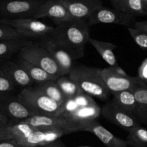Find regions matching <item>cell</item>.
<instances>
[{
    "label": "cell",
    "mask_w": 147,
    "mask_h": 147,
    "mask_svg": "<svg viewBox=\"0 0 147 147\" xmlns=\"http://www.w3.org/2000/svg\"><path fill=\"white\" fill-rule=\"evenodd\" d=\"M56 141L55 142L53 143V144H48V145H46V146H41V147H64L63 146V145H62V144H56Z\"/></svg>",
    "instance_id": "cell-37"
},
{
    "label": "cell",
    "mask_w": 147,
    "mask_h": 147,
    "mask_svg": "<svg viewBox=\"0 0 147 147\" xmlns=\"http://www.w3.org/2000/svg\"><path fill=\"white\" fill-rule=\"evenodd\" d=\"M138 77L145 84H147V59L142 62V65L139 67Z\"/></svg>",
    "instance_id": "cell-32"
},
{
    "label": "cell",
    "mask_w": 147,
    "mask_h": 147,
    "mask_svg": "<svg viewBox=\"0 0 147 147\" xmlns=\"http://www.w3.org/2000/svg\"><path fill=\"white\" fill-rule=\"evenodd\" d=\"M35 128H51L65 131L67 134L80 131L81 123L55 115H32L24 120Z\"/></svg>",
    "instance_id": "cell-9"
},
{
    "label": "cell",
    "mask_w": 147,
    "mask_h": 147,
    "mask_svg": "<svg viewBox=\"0 0 147 147\" xmlns=\"http://www.w3.org/2000/svg\"><path fill=\"white\" fill-rule=\"evenodd\" d=\"M101 74L106 86L112 95L122 91L134 90L138 86L145 84L139 77L128 75L118 66L102 69Z\"/></svg>",
    "instance_id": "cell-7"
},
{
    "label": "cell",
    "mask_w": 147,
    "mask_h": 147,
    "mask_svg": "<svg viewBox=\"0 0 147 147\" xmlns=\"http://www.w3.org/2000/svg\"><path fill=\"white\" fill-rule=\"evenodd\" d=\"M20 59L30 62L51 74L56 79L62 76L61 71L48 49L42 42L30 41L20 50Z\"/></svg>",
    "instance_id": "cell-5"
},
{
    "label": "cell",
    "mask_w": 147,
    "mask_h": 147,
    "mask_svg": "<svg viewBox=\"0 0 147 147\" xmlns=\"http://www.w3.org/2000/svg\"><path fill=\"white\" fill-rule=\"evenodd\" d=\"M8 93H0V111L7 117L18 120L19 121L24 120L33 114L28 108L24 106L18 100L17 97L10 95Z\"/></svg>",
    "instance_id": "cell-16"
},
{
    "label": "cell",
    "mask_w": 147,
    "mask_h": 147,
    "mask_svg": "<svg viewBox=\"0 0 147 147\" xmlns=\"http://www.w3.org/2000/svg\"><path fill=\"white\" fill-rule=\"evenodd\" d=\"M127 30L135 43L142 49L147 50V32L137 27H129Z\"/></svg>",
    "instance_id": "cell-29"
},
{
    "label": "cell",
    "mask_w": 147,
    "mask_h": 147,
    "mask_svg": "<svg viewBox=\"0 0 147 147\" xmlns=\"http://www.w3.org/2000/svg\"><path fill=\"white\" fill-rule=\"evenodd\" d=\"M15 85L9 79L8 76L0 69V93H8L12 92Z\"/></svg>",
    "instance_id": "cell-31"
},
{
    "label": "cell",
    "mask_w": 147,
    "mask_h": 147,
    "mask_svg": "<svg viewBox=\"0 0 147 147\" xmlns=\"http://www.w3.org/2000/svg\"><path fill=\"white\" fill-rule=\"evenodd\" d=\"M89 43L95 48L98 53L100 54L102 59L110 66H117L118 63L114 50L116 48V46L113 43L109 42L100 41L94 38L89 39Z\"/></svg>",
    "instance_id": "cell-22"
},
{
    "label": "cell",
    "mask_w": 147,
    "mask_h": 147,
    "mask_svg": "<svg viewBox=\"0 0 147 147\" xmlns=\"http://www.w3.org/2000/svg\"><path fill=\"white\" fill-rule=\"evenodd\" d=\"M128 144L134 147H147V128L139 126L129 131Z\"/></svg>",
    "instance_id": "cell-27"
},
{
    "label": "cell",
    "mask_w": 147,
    "mask_h": 147,
    "mask_svg": "<svg viewBox=\"0 0 147 147\" xmlns=\"http://www.w3.org/2000/svg\"><path fill=\"white\" fill-rule=\"evenodd\" d=\"M7 128L11 134L12 139L20 143L31 135L37 128H34L24 120L19 121L12 125H7Z\"/></svg>",
    "instance_id": "cell-25"
},
{
    "label": "cell",
    "mask_w": 147,
    "mask_h": 147,
    "mask_svg": "<svg viewBox=\"0 0 147 147\" xmlns=\"http://www.w3.org/2000/svg\"><path fill=\"white\" fill-rule=\"evenodd\" d=\"M87 22L89 27L97 24H115L129 27L136 21L133 16L101 6L92 14Z\"/></svg>",
    "instance_id": "cell-10"
},
{
    "label": "cell",
    "mask_w": 147,
    "mask_h": 147,
    "mask_svg": "<svg viewBox=\"0 0 147 147\" xmlns=\"http://www.w3.org/2000/svg\"><path fill=\"white\" fill-rule=\"evenodd\" d=\"M56 82L67 99L74 97L83 92L78 85L68 75L60 76L57 79Z\"/></svg>",
    "instance_id": "cell-26"
},
{
    "label": "cell",
    "mask_w": 147,
    "mask_h": 147,
    "mask_svg": "<svg viewBox=\"0 0 147 147\" xmlns=\"http://www.w3.org/2000/svg\"><path fill=\"white\" fill-rule=\"evenodd\" d=\"M35 87L46 96L57 102L61 106H63V104L67 100V98L65 97L60 88L57 85L56 80L48 81L43 83L37 84Z\"/></svg>",
    "instance_id": "cell-23"
},
{
    "label": "cell",
    "mask_w": 147,
    "mask_h": 147,
    "mask_svg": "<svg viewBox=\"0 0 147 147\" xmlns=\"http://www.w3.org/2000/svg\"><path fill=\"white\" fill-rule=\"evenodd\" d=\"M101 69L80 65L73 66L68 76L84 93L93 97L106 100L111 93L103 81Z\"/></svg>",
    "instance_id": "cell-2"
},
{
    "label": "cell",
    "mask_w": 147,
    "mask_h": 147,
    "mask_svg": "<svg viewBox=\"0 0 147 147\" xmlns=\"http://www.w3.org/2000/svg\"><path fill=\"white\" fill-rule=\"evenodd\" d=\"M16 38H24V37L12 27L0 22V40Z\"/></svg>",
    "instance_id": "cell-30"
},
{
    "label": "cell",
    "mask_w": 147,
    "mask_h": 147,
    "mask_svg": "<svg viewBox=\"0 0 147 147\" xmlns=\"http://www.w3.org/2000/svg\"><path fill=\"white\" fill-rule=\"evenodd\" d=\"M73 20L88 21L97 9L103 6L102 0H60Z\"/></svg>",
    "instance_id": "cell-14"
},
{
    "label": "cell",
    "mask_w": 147,
    "mask_h": 147,
    "mask_svg": "<svg viewBox=\"0 0 147 147\" xmlns=\"http://www.w3.org/2000/svg\"><path fill=\"white\" fill-rule=\"evenodd\" d=\"M30 40L25 38H16L0 40V60L6 59L17 51H20Z\"/></svg>",
    "instance_id": "cell-24"
},
{
    "label": "cell",
    "mask_w": 147,
    "mask_h": 147,
    "mask_svg": "<svg viewBox=\"0 0 147 147\" xmlns=\"http://www.w3.org/2000/svg\"><path fill=\"white\" fill-rule=\"evenodd\" d=\"M7 125H5V126H0V141H4V140L12 139L11 134H10V133L7 130Z\"/></svg>",
    "instance_id": "cell-34"
},
{
    "label": "cell",
    "mask_w": 147,
    "mask_h": 147,
    "mask_svg": "<svg viewBox=\"0 0 147 147\" xmlns=\"http://www.w3.org/2000/svg\"><path fill=\"white\" fill-rule=\"evenodd\" d=\"M101 115L108 121L128 131L140 125L135 115L122 109L112 101L103 105Z\"/></svg>",
    "instance_id": "cell-11"
},
{
    "label": "cell",
    "mask_w": 147,
    "mask_h": 147,
    "mask_svg": "<svg viewBox=\"0 0 147 147\" xmlns=\"http://www.w3.org/2000/svg\"><path fill=\"white\" fill-rule=\"evenodd\" d=\"M133 92L142 110V119H145L147 115V85L144 84L138 86Z\"/></svg>",
    "instance_id": "cell-28"
},
{
    "label": "cell",
    "mask_w": 147,
    "mask_h": 147,
    "mask_svg": "<svg viewBox=\"0 0 147 147\" xmlns=\"http://www.w3.org/2000/svg\"><path fill=\"white\" fill-rule=\"evenodd\" d=\"M80 131H87L93 133L106 147H128L129 145L127 141L112 133L99 123L97 120L82 122Z\"/></svg>",
    "instance_id": "cell-13"
},
{
    "label": "cell",
    "mask_w": 147,
    "mask_h": 147,
    "mask_svg": "<svg viewBox=\"0 0 147 147\" xmlns=\"http://www.w3.org/2000/svg\"><path fill=\"white\" fill-rule=\"evenodd\" d=\"M0 22L12 27L24 38L45 39L51 36L55 30V27L33 17L20 19L0 18Z\"/></svg>",
    "instance_id": "cell-6"
},
{
    "label": "cell",
    "mask_w": 147,
    "mask_h": 147,
    "mask_svg": "<svg viewBox=\"0 0 147 147\" xmlns=\"http://www.w3.org/2000/svg\"><path fill=\"white\" fill-rule=\"evenodd\" d=\"M0 147H25L14 139L0 141Z\"/></svg>",
    "instance_id": "cell-33"
},
{
    "label": "cell",
    "mask_w": 147,
    "mask_h": 147,
    "mask_svg": "<svg viewBox=\"0 0 147 147\" xmlns=\"http://www.w3.org/2000/svg\"><path fill=\"white\" fill-rule=\"evenodd\" d=\"M42 43L53 55L60 67L62 76L68 75L73 68V61L76 60L72 52L52 36L43 39Z\"/></svg>",
    "instance_id": "cell-12"
},
{
    "label": "cell",
    "mask_w": 147,
    "mask_h": 147,
    "mask_svg": "<svg viewBox=\"0 0 147 147\" xmlns=\"http://www.w3.org/2000/svg\"><path fill=\"white\" fill-rule=\"evenodd\" d=\"M100 115H101V108L93 97L82 92L74 97L67 99L57 116L82 123L86 121L97 120Z\"/></svg>",
    "instance_id": "cell-3"
},
{
    "label": "cell",
    "mask_w": 147,
    "mask_h": 147,
    "mask_svg": "<svg viewBox=\"0 0 147 147\" xmlns=\"http://www.w3.org/2000/svg\"><path fill=\"white\" fill-rule=\"evenodd\" d=\"M113 95L112 102L122 109L133 114L137 118L142 119V110L135 97L133 90L122 91Z\"/></svg>",
    "instance_id": "cell-19"
},
{
    "label": "cell",
    "mask_w": 147,
    "mask_h": 147,
    "mask_svg": "<svg viewBox=\"0 0 147 147\" xmlns=\"http://www.w3.org/2000/svg\"><path fill=\"white\" fill-rule=\"evenodd\" d=\"M77 147H93V146H80Z\"/></svg>",
    "instance_id": "cell-38"
},
{
    "label": "cell",
    "mask_w": 147,
    "mask_h": 147,
    "mask_svg": "<svg viewBox=\"0 0 147 147\" xmlns=\"http://www.w3.org/2000/svg\"><path fill=\"white\" fill-rule=\"evenodd\" d=\"M113 9L133 17L147 15V7L144 0H109Z\"/></svg>",
    "instance_id": "cell-20"
},
{
    "label": "cell",
    "mask_w": 147,
    "mask_h": 147,
    "mask_svg": "<svg viewBox=\"0 0 147 147\" xmlns=\"http://www.w3.org/2000/svg\"><path fill=\"white\" fill-rule=\"evenodd\" d=\"M42 17L51 18L56 24L73 20L60 0H45L33 16L35 19Z\"/></svg>",
    "instance_id": "cell-15"
},
{
    "label": "cell",
    "mask_w": 147,
    "mask_h": 147,
    "mask_svg": "<svg viewBox=\"0 0 147 147\" xmlns=\"http://www.w3.org/2000/svg\"><path fill=\"white\" fill-rule=\"evenodd\" d=\"M89 25L87 21L72 20L56 24L52 37L72 52L76 59L83 57L89 43Z\"/></svg>",
    "instance_id": "cell-1"
},
{
    "label": "cell",
    "mask_w": 147,
    "mask_h": 147,
    "mask_svg": "<svg viewBox=\"0 0 147 147\" xmlns=\"http://www.w3.org/2000/svg\"><path fill=\"white\" fill-rule=\"evenodd\" d=\"M17 63L25 70L27 74L30 76V77L32 79L34 82L40 84L48 82V81L57 80L55 77L47 73L44 69L24 59L19 58L18 60L17 61Z\"/></svg>",
    "instance_id": "cell-21"
},
{
    "label": "cell",
    "mask_w": 147,
    "mask_h": 147,
    "mask_svg": "<svg viewBox=\"0 0 147 147\" xmlns=\"http://www.w3.org/2000/svg\"><path fill=\"white\" fill-rule=\"evenodd\" d=\"M134 27H140V28L143 29V30L147 32V20H146V21L135 22L134 24Z\"/></svg>",
    "instance_id": "cell-36"
},
{
    "label": "cell",
    "mask_w": 147,
    "mask_h": 147,
    "mask_svg": "<svg viewBox=\"0 0 147 147\" xmlns=\"http://www.w3.org/2000/svg\"><path fill=\"white\" fill-rule=\"evenodd\" d=\"M45 0H4L0 1V18L33 17Z\"/></svg>",
    "instance_id": "cell-8"
},
{
    "label": "cell",
    "mask_w": 147,
    "mask_h": 147,
    "mask_svg": "<svg viewBox=\"0 0 147 147\" xmlns=\"http://www.w3.org/2000/svg\"><path fill=\"white\" fill-rule=\"evenodd\" d=\"M144 1L145 4H146V7H147V0H144Z\"/></svg>",
    "instance_id": "cell-39"
},
{
    "label": "cell",
    "mask_w": 147,
    "mask_h": 147,
    "mask_svg": "<svg viewBox=\"0 0 147 147\" xmlns=\"http://www.w3.org/2000/svg\"><path fill=\"white\" fill-rule=\"evenodd\" d=\"M0 69L9 77V79L13 82L14 85L22 86V87H28L33 84L34 82L30 77L27 72L23 68H22L17 62L8 61L0 66Z\"/></svg>",
    "instance_id": "cell-18"
},
{
    "label": "cell",
    "mask_w": 147,
    "mask_h": 147,
    "mask_svg": "<svg viewBox=\"0 0 147 147\" xmlns=\"http://www.w3.org/2000/svg\"><path fill=\"white\" fill-rule=\"evenodd\" d=\"M65 131L51 128H37L32 133L20 144L25 147H41L55 142L63 135Z\"/></svg>",
    "instance_id": "cell-17"
},
{
    "label": "cell",
    "mask_w": 147,
    "mask_h": 147,
    "mask_svg": "<svg viewBox=\"0 0 147 147\" xmlns=\"http://www.w3.org/2000/svg\"><path fill=\"white\" fill-rule=\"evenodd\" d=\"M9 118L0 111V126H5L8 125Z\"/></svg>",
    "instance_id": "cell-35"
},
{
    "label": "cell",
    "mask_w": 147,
    "mask_h": 147,
    "mask_svg": "<svg viewBox=\"0 0 147 147\" xmlns=\"http://www.w3.org/2000/svg\"><path fill=\"white\" fill-rule=\"evenodd\" d=\"M17 99L27 107L33 115H59L62 106L32 86L25 87L17 95Z\"/></svg>",
    "instance_id": "cell-4"
}]
</instances>
